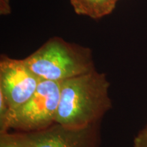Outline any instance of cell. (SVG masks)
Returning a JSON list of instances; mask_svg holds the SVG:
<instances>
[{
  "label": "cell",
  "mask_w": 147,
  "mask_h": 147,
  "mask_svg": "<svg viewBox=\"0 0 147 147\" xmlns=\"http://www.w3.org/2000/svg\"><path fill=\"white\" fill-rule=\"evenodd\" d=\"M110 82L96 69L61 82L56 123L82 128L100 123L112 108Z\"/></svg>",
  "instance_id": "6da1fadb"
},
{
  "label": "cell",
  "mask_w": 147,
  "mask_h": 147,
  "mask_svg": "<svg viewBox=\"0 0 147 147\" xmlns=\"http://www.w3.org/2000/svg\"><path fill=\"white\" fill-rule=\"evenodd\" d=\"M42 80L61 82L95 69L91 51L55 37L24 59Z\"/></svg>",
  "instance_id": "7a4b0ae2"
},
{
  "label": "cell",
  "mask_w": 147,
  "mask_h": 147,
  "mask_svg": "<svg viewBox=\"0 0 147 147\" xmlns=\"http://www.w3.org/2000/svg\"><path fill=\"white\" fill-rule=\"evenodd\" d=\"M61 82L41 80L36 92L23 105L8 111L0 134L14 129L34 132L47 129L56 122L60 99Z\"/></svg>",
  "instance_id": "3957f363"
},
{
  "label": "cell",
  "mask_w": 147,
  "mask_h": 147,
  "mask_svg": "<svg viewBox=\"0 0 147 147\" xmlns=\"http://www.w3.org/2000/svg\"><path fill=\"white\" fill-rule=\"evenodd\" d=\"M41 79L29 68L23 59L1 56L0 61V93L9 108L14 110L32 97Z\"/></svg>",
  "instance_id": "277c9868"
},
{
  "label": "cell",
  "mask_w": 147,
  "mask_h": 147,
  "mask_svg": "<svg viewBox=\"0 0 147 147\" xmlns=\"http://www.w3.org/2000/svg\"><path fill=\"white\" fill-rule=\"evenodd\" d=\"M100 124L71 128L55 123L45 129L26 134L32 147H100Z\"/></svg>",
  "instance_id": "5b68a950"
},
{
  "label": "cell",
  "mask_w": 147,
  "mask_h": 147,
  "mask_svg": "<svg viewBox=\"0 0 147 147\" xmlns=\"http://www.w3.org/2000/svg\"><path fill=\"white\" fill-rule=\"evenodd\" d=\"M119 0H69L74 12L78 15L99 19L110 14Z\"/></svg>",
  "instance_id": "8992f818"
},
{
  "label": "cell",
  "mask_w": 147,
  "mask_h": 147,
  "mask_svg": "<svg viewBox=\"0 0 147 147\" xmlns=\"http://www.w3.org/2000/svg\"><path fill=\"white\" fill-rule=\"evenodd\" d=\"M0 147H32L25 132L0 134Z\"/></svg>",
  "instance_id": "52a82bcc"
},
{
  "label": "cell",
  "mask_w": 147,
  "mask_h": 147,
  "mask_svg": "<svg viewBox=\"0 0 147 147\" xmlns=\"http://www.w3.org/2000/svg\"><path fill=\"white\" fill-rule=\"evenodd\" d=\"M134 147H147V125L136 137Z\"/></svg>",
  "instance_id": "ba28073f"
},
{
  "label": "cell",
  "mask_w": 147,
  "mask_h": 147,
  "mask_svg": "<svg viewBox=\"0 0 147 147\" xmlns=\"http://www.w3.org/2000/svg\"><path fill=\"white\" fill-rule=\"evenodd\" d=\"M3 1V0H1ZM6 3V5H8V7H9V3H8V0H3V3L1 4V14H8V12H7L6 10V6H5V3Z\"/></svg>",
  "instance_id": "9c48e42d"
}]
</instances>
